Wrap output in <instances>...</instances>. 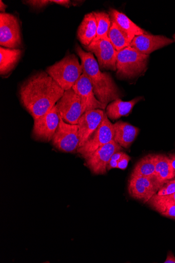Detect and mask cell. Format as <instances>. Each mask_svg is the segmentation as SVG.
<instances>
[{"label": "cell", "instance_id": "cell-1", "mask_svg": "<svg viewBox=\"0 0 175 263\" xmlns=\"http://www.w3.org/2000/svg\"><path fill=\"white\" fill-rule=\"evenodd\" d=\"M65 91L52 78L42 71L21 84L20 100L35 120L51 110Z\"/></svg>", "mask_w": 175, "mask_h": 263}, {"label": "cell", "instance_id": "cell-2", "mask_svg": "<svg viewBox=\"0 0 175 263\" xmlns=\"http://www.w3.org/2000/svg\"><path fill=\"white\" fill-rule=\"evenodd\" d=\"M75 50L81 60L83 73L89 79L96 99L106 106L120 99V90L109 74L102 72L93 54L85 51L79 45Z\"/></svg>", "mask_w": 175, "mask_h": 263}, {"label": "cell", "instance_id": "cell-3", "mask_svg": "<svg viewBox=\"0 0 175 263\" xmlns=\"http://www.w3.org/2000/svg\"><path fill=\"white\" fill-rule=\"evenodd\" d=\"M46 72L66 91L77 82L83 74V69L77 57L70 54L49 66Z\"/></svg>", "mask_w": 175, "mask_h": 263}, {"label": "cell", "instance_id": "cell-4", "mask_svg": "<svg viewBox=\"0 0 175 263\" xmlns=\"http://www.w3.org/2000/svg\"><path fill=\"white\" fill-rule=\"evenodd\" d=\"M149 55L143 54L131 46L117 52L116 74L120 79H131L146 70Z\"/></svg>", "mask_w": 175, "mask_h": 263}, {"label": "cell", "instance_id": "cell-5", "mask_svg": "<svg viewBox=\"0 0 175 263\" xmlns=\"http://www.w3.org/2000/svg\"><path fill=\"white\" fill-rule=\"evenodd\" d=\"M114 140L113 124L106 113L101 125L90 136L85 144L77 149V152L85 159L88 158L100 147Z\"/></svg>", "mask_w": 175, "mask_h": 263}, {"label": "cell", "instance_id": "cell-6", "mask_svg": "<svg viewBox=\"0 0 175 263\" xmlns=\"http://www.w3.org/2000/svg\"><path fill=\"white\" fill-rule=\"evenodd\" d=\"M60 119L59 127L52 140L53 146L64 153L77 151L80 142L78 125L66 123L61 116Z\"/></svg>", "mask_w": 175, "mask_h": 263}, {"label": "cell", "instance_id": "cell-7", "mask_svg": "<svg viewBox=\"0 0 175 263\" xmlns=\"http://www.w3.org/2000/svg\"><path fill=\"white\" fill-rule=\"evenodd\" d=\"M0 44L13 49H20L22 46L20 23L12 14H0Z\"/></svg>", "mask_w": 175, "mask_h": 263}, {"label": "cell", "instance_id": "cell-8", "mask_svg": "<svg viewBox=\"0 0 175 263\" xmlns=\"http://www.w3.org/2000/svg\"><path fill=\"white\" fill-rule=\"evenodd\" d=\"M60 116L66 123L78 125L83 114L81 100L72 88L66 90L63 97L56 104Z\"/></svg>", "mask_w": 175, "mask_h": 263}, {"label": "cell", "instance_id": "cell-9", "mask_svg": "<svg viewBox=\"0 0 175 263\" xmlns=\"http://www.w3.org/2000/svg\"><path fill=\"white\" fill-rule=\"evenodd\" d=\"M161 186L155 177L131 175L128 182V193L133 199L146 203L157 194Z\"/></svg>", "mask_w": 175, "mask_h": 263}, {"label": "cell", "instance_id": "cell-10", "mask_svg": "<svg viewBox=\"0 0 175 263\" xmlns=\"http://www.w3.org/2000/svg\"><path fill=\"white\" fill-rule=\"evenodd\" d=\"M60 116L56 105L44 115L35 119L32 137L36 141H52L59 127Z\"/></svg>", "mask_w": 175, "mask_h": 263}, {"label": "cell", "instance_id": "cell-11", "mask_svg": "<svg viewBox=\"0 0 175 263\" xmlns=\"http://www.w3.org/2000/svg\"><path fill=\"white\" fill-rule=\"evenodd\" d=\"M122 147L114 140L100 147L88 158L86 163L88 168L94 175H105L107 165L115 153L122 151Z\"/></svg>", "mask_w": 175, "mask_h": 263}, {"label": "cell", "instance_id": "cell-12", "mask_svg": "<svg viewBox=\"0 0 175 263\" xmlns=\"http://www.w3.org/2000/svg\"><path fill=\"white\" fill-rule=\"evenodd\" d=\"M85 48L88 52L95 54L101 69L116 70L117 51L109 39L93 41Z\"/></svg>", "mask_w": 175, "mask_h": 263}, {"label": "cell", "instance_id": "cell-13", "mask_svg": "<svg viewBox=\"0 0 175 263\" xmlns=\"http://www.w3.org/2000/svg\"><path fill=\"white\" fill-rule=\"evenodd\" d=\"M72 88L81 100L83 114L91 110H105L107 108V106L96 99L89 79L84 73Z\"/></svg>", "mask_w": 175, "mask_h": 263}, {"label": "cell", "instance_id": "cell-14", "mask_svg": "<svg viewBox=\"0 0 175 263\" xmlns=\"http://www.w3.org/2000/svg\"><path fill=\"white\" fill-rule=\"evenodd\" d=\"M105 114L104 110L98 109L86 111L82 115L78 123L80 147L85 144L90 136L101 125Z\"/></svg>", "mask_w": 175, "mask_h": 263}, {"label": "cell", "instance_id": "cell-15", "mask_svg": "<svg viewBox=\"0 0 175 263\" xmlns=\"http://www.w3.org/2000/svg\"><path fill=\"white\" fill-rule=\"evenodd\" d=\"M173 42V40L164 35H154L147 33L135 36L130 46L143 54L149 55Z\"/></svg>", "mask_w": 175, "mask_h": 263}, {"label": "cell", "instance_id": "cell-16", "mask_svg": "<svg viewBox=\"0 0 175 263\" xmlns=\"http://www.w3.org/2000/svg\"><path fill=\"white\" fill-rule=\"evenodd\" d=\"M108 14L111 22L115 23L131 41L138 35L148 33L145 30L137 26L126 14L122 12L111 9Z\"/></svg>", "mask_w": 175, "mask_h": 263}, {"label": "cell", "instance_id": "cell-17", "mask_svg": "<svg viewBox=\"0 0 175 263\" xmlns=\"http://www.w3.org/2000/svg\"><path fill=\"white\" fill-rule=\"evenodd\" d=\"M114 140L122 148L128 149L137 137L140 130L128 123L119 121L113 124Z\"/></svg>", "mask_w": 175, "mask_h": 263}, {"label": "cell", "instance_id": "cell-18", "mask_svg": "<svg viewBox=\"0 0 175 263\" xmlns=\"http://www.w3.org/2000/svg\"><path fill=\"white\" fill-rule=\"evenodd\" d=\"M97 25L93 12L85 15L77 31V37L81 43L87 47L96 36Z\"/></svg>", "mask_w": 175, "mask_h": 263}, {"label": "cell", "instance_id": "cell-19", "mask_svg": "<svg viewBox=\"0 0 175 263\" xmlns=\"http://www.w3.org/2000/svg\"><path fill=\"white\" fill-rule=\"evenodd\" d=\"M142 99V97H139L129 102H124L121 99H116L107 106L106 115L108 118L113 121L123 116H128Z\"/></svg>", "mask_w": 175, "mask_h": 263}, {"label": "cell", "instance_id": "cell-20", "mask_svg": "<svg viewBox=\"0 0 175 263\" xmlns=\"http://www.w3.org/2000/svg\"><path fill=\"white\" fill-rule=\"evenodd\" d=\"M22 51L20 49L0 47V74L6 76L15 68L19 61Z\"/></svg>", "mask_w": 175, "mask_h": 263}, {"label": "cell", "instance_id": "cell-21", "mask_svg": "<svg viewBox=\"0 0 175 263\" xmlns=\"http://www.w3.org/2000/svg\"><path fill=\"white\" fill-rule=\"evenodd\" d=\"M154 176L161 187L166 181L174 179L173 169L168 156L163 154L156 155Z\"/></svg>", "mask_w": 175, "mask_h": 263}, {"label": "cell", "instance_id": "cell-22", "mask_svg": "<svg viewBox=\"0 0 175 263\" xmlns=\"http://www.w3.org/2000/svg\"><path fill=\"white\" fill-rule=\"evenodd\" d=\"M156 155L149 154L141 159L135 164L131 175L151 177L155 171Z\"/></svg>", "mask_w": 175, "mask_h": 263}, {"label": "cell", "instance_id": "cell-23", "mask_svg": "<svg viewBox=\"0 0 175 263\" xmlns=\"http://www.w3.org/2000/svg\"><path fill=\"white\" fill-rule=\"evenodd\" d=\"M108 37L117 52L130 46L132 42L128 36L113 22H111Z\"/></svg>", "mask_w": 175, "mask_h": 263}, {"label": "cell", "instance_id": "cell-24", "mask_svg": "<svg viewBox=\"0 0 175 263\" xmlns=\"http://www.w3.org/2000/svg\"><path fill=\"white\" fill-rule=\"evenodd\" d=\"M162 216L175 220V204L162 200L155 195L146 203Z\"/></svg>", "mask_w": 175, "mask_h": 263}, {"label": "cell", "instance_id": "cell-25", "mask_svg": "<svg viewBox=\"0 0 175 263\" xmlns=\"http://www.w3.org/2000/svg\"><path fill=\"white\" fill-rule=\"evenodd\" d=\"M97 25L96 36L94 41L109 39L108 33L111 26V21L108 13L105 12H93Z\"/></svg>", "mask_w": 175, "mask_h": 263}, {"label": "cell", "instance_id": "cell-26", "mask_svg": "<svg viewBox=\"0 0 175 263\" xmlns=\"http://www.w3.org/2000/svg\"><path fill=\"white\" fill-rule=\"evenodd\" d=\"M175 193V179L168 180L165 182L160 187L156 195L165 196Z\"/></svg>", "mask_w": 175, "mask_h": 263}, {"label": "cell", "instance_id": "cell-27", "mask_svg": "<svg viewBox=\"0 0 175 263\" xmlns=\"http://www.w3.org/2000/svg\"><path fill=\"white\" fill-rule=\"evenodd\" d=\"M123 153L122 151H120L113 154L107 165V171H109L112 169L117 168L118 161Z\"/></svg>", "mask_w": 175, "mask_h": 263}, {"label": "cell", "instance_id": "cell-28", "mask_svg": "<svg viewBox=\"0 0 175 263\" xmlns=\"http://www.w3.org/2000/svg\"><path fill=\"white\" fill-rule=\"evenodd\" d=\"M130 159L131 157L128 155L123 152L118 161L117 168L122 170H126Z\"/></svg>", "mask_w": 175, "mask_h": 263}, {"label": "cell", "instance_id": "cell-29", "mask_svg": "<svg viewBox=\"0 0 175 263\" xmlns=\"http://www.w3.org/2000/svg\"><path fill=\"white\" fill-rule=\"evenodd\" d=\"M26 2L31 6L36 8H43L51 3V1H48V0H33V1H27Z\"/></svg>", "mask_w": 175, "mask_h": 263}, {"label": "cell", "instance_id": "cell-30", "mask_svg": "<svg viewBox=\"0 0 175 263\" xmlns=\"http://www.w3.org/2000/svg\"><path fill=\"white\" fill-rule=\"evenodd\" d=\"M158 196L160 199H162L163 201L175 204V193L171 195H168V196Z\"/></svg>", "mask_w": 175, "mask_h": 263}, {"label": "cell", "instance_id": "cell-31", "mask_svg": "<svg viewBox=\"0 0 175 263\" xmlns=\"http://www.w3.org/2000/svg\"><path fill=\"white\" fill-rule=\"evenodd\" d=\"M164 263H175V256L172 252L169 251L167 254V256Z\"/></svg>", "mask_w": 175, "mask_h": 263}, {"label": "cell", "instance_id": "cell-32", "mask_svg": "<svg viewBox=\"0 0 175 263\" xmlns=\"http://www.w3.org/2000/svg\"><path fill=\"white\" fill-rule=\"evenodd\" d=\"M51 2L66 7H68L70 4V1H68V0H53Z\"/></svg>", "mask_w": 175, "mask_h": 263}, {"label": "cell", "instance_id": "cell-33", "mask_svg": "<svg viewBox=\"0 0 175 263\" xmlns=\"http://www.w3.org/2000/svg\"><path fill=\"white\" fill-rule=\"evenodd\" d=\"M168 157L171 161L173 172L174 179H175V154H170L168 155Z\"/></svg>", "mask_w": 175, "mask_h": 263}, {"label": "cell", "instance_id": "cell-34", "mask_svg": "<svg viewBox=\"0 0 175 263\" xmlns=\"http://www.w3.org/2000/svg\"><path fill=\"white\" fill-rule=\"evenodd\" d=\"M7 7V6L6 5L3 1H0V10H1L2 12L5 13L6 9Z\"/></svg>", "mask_w": 175, "mask_h": 263}, {"label": "cell", "instance_id": "cell-35", "mask_svg": "<svg viewBox=\"0 0 175 263\" xmlns=\"http://www.w3.org/2000/svg\"><path fill=\"white\" fill-rule=\"evenodd\" d=\"M173 41L175 42V34L173 35Z\"/></svg>", "mask_w": 175, "mask_h": 263}]
</instances>
